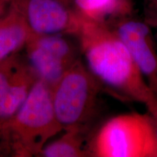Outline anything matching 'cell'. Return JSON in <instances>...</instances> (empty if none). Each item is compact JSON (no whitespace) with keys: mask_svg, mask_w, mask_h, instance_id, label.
Masks as SVG:
<instances>
[{"mask_svg":"<svg viewBox=\"0 0 157 157\" xmlns=\"http://www.w3.org/2000/svg\"><path fill=\"white\" fill-rule=\"evenodd\" d=\"M77 33L87 68L101 87L122 99L144 104L148 111L156 106V95L115 30L81 17Z\"/></svg>","mask_w":157,"mask_h":157,"instance_id":"obj_1","label":"cell"},{"mask_svg":"<svg viewBox=\"0 0 157 157\" xmlns=\"http://www.w3.org/2000/svg\"><path fill=\"white\" fill-rule=\"evenodd\" d=\"M10 119L15 154L21 157L39 155L51 137L63 129L55 113L52 87L39 78Z\"/></svg>","mask_w":157,"mask_h":157,"instance_id":"obj_2","label":"cell"},{"mask_svg":"<svg viewBox=\"0 0 157 157\" xmlns=\"http://www.w3.org/2000/svg\"><path fill=\"white\" fill-rule=\"evenodd\" d=\"M88 152L98 157H157V135L150 115L111 118L96 133Z\"/></svg>","mask_w":157,"mask_h":157,"instance_id":"obj_3","label":"cell"},{"mask_svg":"<svg viewBox=\"0 0 157 157\" xmlns=\"http://www.w3.org/2000/svg\"><path fill=\"white\" fill-rule=\"evenodd\" d=\"M102 88L83 63L76 60L52 87L57 119L64 130L83 129L92 117Z\"/></svg>","mask_w":157,"mask_h":157,"instance_id":"obj_4","label":"cell"},{"mask_svg":"<svg viewBox=\"0 0 157 157\" xmlns=\"http://www.w3.org/2000/svg\"><path fill=\"white\" fill-rule=\"evenodd\" d=\"M25 47L27 60L39 78L52 87L76 60L71 44L58 34H34Z\"/></svg>","mask_w":157,"mask_h":157,"instance_id":"obj_5","label":"cell"},{"mask_svg":"<svg viewBox=\"0 0 157 157\" xmlns=\"http://www.w3.org/2000/svg\"><path fill=\"white\" fill-rule=\"evenodd\" d=\"M145 79L157 97V44L146 21L127 19L115 29Z\"/></svg>","mask_w":157,"mask_h":157,"instance_id":"obj_6","label":"cell"},{"mask_svg":"<svg viewBox=\"0 0 157 157\" xmlns=\"http://www.w3.org/2000/svg\"><path fill=\"white\" fill-rule=\"evenodd\" d=\"M21 10L31 30L36 35L77 32L81 20L73 18L58 0H28L21 5Z\"/></svg>","mask_w":157,"mask_h":157,"instance_id":"obj_7","label":"cell"},{"mask_svg":"<svg viewBox=\"0 0 157 157\" xmlns=\"http://www.w3.org/2000/svg\"><path fill=\"white\" fill-rule=\"evenodd\" d=\"M38 79L28 60L21 58L0 71V118L10 119L18 111Z\"/></svg>","mask_w":157,"mask_h":157,"instance_id":"obj_8","label":"cell"},{"mask_svg":"<svg viewBox=\"0 0 157 157\" xmlns=\"http://www.w3.org/2000/svg\"><path fill=\"white\" fill-rule=\"evenodd\" d=\"M33 35L22 12L17 10L0 25V60L25 47Z\"/></svg>","mask_w":157,"mask_h":157,"instance_id":"obj_9","label":"cell"},{"mask_svg":"<svg viewBox=\"0 0 157 157\" xmlns=\"http://www.w3.org/2000/svg\"><path fill=\"white\" fill-rule=\"evenodd\" d=\"M81 128L66 129L60 138L49 143L43 148L39 156L44 157H81L85 156L88 149L84 146Z\"/></svg>","mask_w":157,"mask_h":157,"instance_id":"obj_10","label":"cell"},{"mask_svg":"<svg viewBox=\"0 0 157 157\" xmlns=\"http://www.w3.org/2000/svg\"><path fill=\"white\" fill-rule=\"evenodd\" d=\"M75 2L82 17L101 23L112 15L127 13L129 10L126 0H75Z\"/></svg>","mask_w":157,"mask_h":157,"instance_id":"obj_11","label":"cell"},{"mask_svg":"<svg viewBox=\"0 0 157 157\" xmlns=\"http://www.w3.org/2000/svg\"><path fill=\"white\" fill-rule=\"evenodd\" d=\"M146 19L151 26H157V0H146Z\"/></svg>","mask_w":157,"mask_h":157,"instance_id":"obj_12","label":"cell"},{"mask_svg":"<svg viewBox=\"0 0 157 157\" xmlns=\"http://www.w3.org/2000/svg\"><path fill=\"white\" fill-rule=\"evenodd\" d=\"M149 115H150L151 118L153 123H154L155 130H156V133L157 135V106L154 108L151 111H148Z\"/></svg>","mask_w":157,"mask_h":157,"instance_id":"obj_13","label":"cell"},{"mask_svg":"<svg viewBox=\"0 0 157 157\" xmlns=\"http://www.w3.org/2000/svg\"><path fill=\"white\" fill-rule=\"evenodd\" d=\"M155 28L157 29V26H154ZM156 44H157V33H156Z\"/></svg>","mask_w":157,"mask_h":157,"instance_id":"obj_14","label":"cell"}]
</instances>
